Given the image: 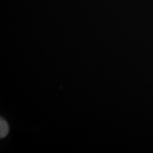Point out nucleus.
Segmentation results:
<instances>
[{
  "instance_id": "nucleus-1",
  "label": "nucleus",
  "mask_w": 153,
  "mask_h": 153,
  "mask_svg": "<svg viewBox=\"0 0 153 153\" xmlns=\"http://www.w3.org/2000/svg\"><path fill=\"white\" fill-rule=\"evenodd\" d=\"M9 131V126L5 120L2 118L0 120V137L1 138L5 137Z\"/></svg>"
}]
</instances>
